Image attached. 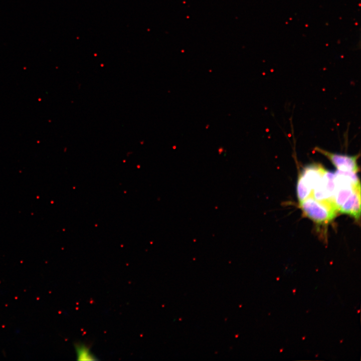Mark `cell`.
<instances>
[{"mask_svg": "<svg viewBox=\"0 0 361 361\" xmlns=\"http://www.w3.org/2000/svg\"><path fill=\"white\" fill-rule=\"evenodd\" d=\"M300 207L307 217L321 224L329 223L338 212L333 204L317 200L312 196L300 202Z\"/></svg>", "mask_w": 361, "mask_h": 361, "instance_id": "6da1fadb", "label": "cell"}, {"mask_svg": "<svg viewBox=\"0 0 361 361\" xmlns=\"http://www.w3.org/2000/svg\"><path fill=\"white\" fill-rule=\"evenodd\" d=\"M315 150L327 157L337 170L357 172L358 170L357 159L358 156L332 153L318 147Z\"/></svg>", "mask_w": 361, "mask_h": 361, "instance_id": "7a4b0ae2", "label": "cell"}, {"mask_svg": "<svg viewBox=\"0 0 361 361\" xmlns=\"http://www.w3.org/2000/svg\"><path fill=\"white\" fill-rule=\"evenodd\" d=\"M338 212L348 214L358 220L360 216V185L356 187L353 193L338 209Z\"/></svg>", "mask_w": 361, "mask_h": 361, "instance_id": "3957f363", "label": "cell"}, {"mask_svg": "<svg viewBox=\"0 0 361 361\" xmlns=\"http://www.w3.org/2000/svg\"><path fill=\"white\" fill-rule=\"evenodd\" d=\"M325 170L319 164H312L305 167L299 176L312 191L321 180Z\"/></svg>", "mask_w": 361, "mask_h": 361, "instance_id": "277c9868", "label": "cell"}, {"mask_svg": "<svg viewBox=\"0 0 361 361\" xmlns=\"http://www.w3.org/2000/svg\"><path fill=\"white\" fill-rule=\"evenodd\" d=\"M77 359L79 360H95L96 356L92 353L89 346L83 343L75 345Z\"/></svg>", "mask_w": 361, "mask_h": 361, "instance_id": "5b68a950", "label": "cell"}, {"mask_svg": "<svg viewBox=\"0 0 361 361\" xmlns=\"http://www.w3.org/2000/svg\"><path fill=\"white\" fill-rule=\"evenodd\" d=\"M312 191L305 184L299 176L297 184V195L299 202L311 196Z\"/></svg>", "mask_w": 361, "mask_h": 361, "instance_id": "8992f818", "label": "cell"}]
</instances>
